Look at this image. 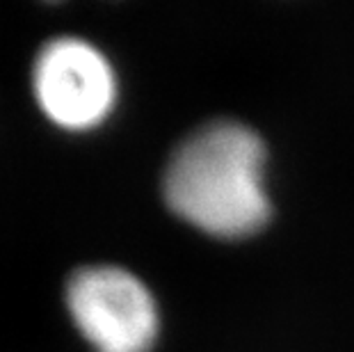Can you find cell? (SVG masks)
Segmentation results:
<instances>
[{
	"label": "cell",
	"instance_id": "cell-3",
	"mask_svg": "<svg viewBox=\"0 0 354 352\" xmlns=\"http://www.w3.org/2000/svg\"><path fill=\"white\" fill-rule=\"evenodd\" d=\"M32 85L48 119L71 131L99 126L117 99L110 59L94 44L73 35L44 44L32 66Z\"/></svg>",
	"mask_w": 354,
	"mask_h": 352
},
{
	"label": "cell",
	"instance_id": "cell-1",
	"mask_svg": "<svg viewBox=\"0 0 354 352\" xmlns=\"http://www.w3.org/2000/svg\"><path fill=\"white\" fill-rule=\"evenodd\" d=\"M266 145L250 126L213 119L174 149L162 178L167 206L210 236L243 238L270 217Z\"/></svg>",
	"mask_w": 354,
	"mask_h": 352
},
{
	"label": "cell",
	"instance_id": "cell-2",
	"mask_svg": "<svg viewBox=\"0 0 354 352\" xmlns=\"http://www.w3.org/2000/svg\"><path fill=\"white\" fill-rule=\"evenodd\" d=\"M73 323L96 352H149L158 339V304L147 284L119 266H82L66 281Z\"/></svg>",
	"mask_w": 354,
	"mask_h": 352
}]
</instances>
